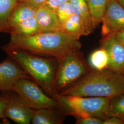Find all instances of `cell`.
<instances>
[{
    "mask_svg": "<svg viewBox=\"0 0 124 124\" xmlns=\"http://www.w3.org/2000/svg\"><path fill=\"white\" fill-rule=\"evenodd\" d=\"M65 113L60 109L42 108L35 110L31 120L33 124H62Z\"/></svg>",
    "mask_w": 124,
    "mask_h": 124,
    "instance_id": "cell-12",
    "label": "cell"
},
{
    "mask_svg": "<svg viewBox=\"0 0 124 124\" xmlns=\"http://www.w3.org/2000/svg\"><path fill=\"white\" fill-rule=\"evenodd\" d=\"M115 34L118 39L124 46V31L116 32Z\"/></svg>",
    "mask_w": 124,
    "mask_h": 124,
    "instance_id": "cell-27",
    "label": "cell"
},
{
    "mask_svg": "<svg viewBox=\"0 0 124 124\" xmlns=\"http://www.w3.org/2000/svg\"><path fill=\"white\" fill-rule=\"evenodd\" d=\"M58 93L62 95L111 98L124 94V74L107 68L88 72Z\"/></svg>",
    "mask_w": 124,
    "mask_h": 124,
    "instance_id": "cell-2",
    "label": "cell"
},
{
    "mask_svg": "<svg viewBox=\"0 0 124 124\" xmlns=\"http://www.w3.org/2000/svg\"><path fill=\"white\" fill-rule=\"evenodd\" d=\"M4 96L7 100L5 117L18 124H31L35 110L28 106L17 94Z\"/></svg>",
    "mask_w": 124,
    "mask_h": 124,
    "instance_id": "cell-8",
    "label": "cell"
},
{
    "mask_svg": "<svg viewBox=\"0 0 124 124\" xmlns=\"http://www.w3.org/2000/svg\"><path fill=\"white\" fill-rule=\"evenodd\" d=\"M35 17L41 32L62 31L61 24L55 11L46 5L36 9Z\"/></svg>",
    "mask_w": 124,
    "mask_h": 124,
    "instance_id": "cell-11",
    "label": "cell"
},
{
    "mask_svg": "<svg viewBox=\"0 0 124 124\" xmlns=\"http://www.w3.org/2000/svg\"><path fill=\"white\" fill-rule=\"evenodd\" d=\"M62 31L79 40L81 36H87L84 23L80 17L74 14L61 24Z\"/></svg>",
    "mask_w": 124,
    "mask_h": 124,
    "instance_id": "cell-14",
    "label": "cell"
},
{
    "mask_svg": "<svg viewBox=\"0 0 124 124\" xmlns=\"http://www.w3.org/2000/svg\"><path fill=\"white\" fill-rule=\"evenodd\" d=\"M11 34L30 36L41 32L36 17L29 18L10 29Z\"/></svg>",
    "mask_w": 124,
    "mask_h": 124,
    "instance_id": "cell-15",
    "label": "cell"
},
{
    "mask_svg": "<svg viewBox=\"0 0 124 124\" xmlns=\"http://www.w3.org/2000/svg\"><path fill=\"white\" fill-rule=\"evenodd\" d=\"M108 0H88L87 3L94 29L102 22Z\"/></svg>",
    "mask_w": 124,
    "mask_h": 124,
    "instance_id": "cell-17",
    "label": "cell"
},
{
    "mask_svg": "<svg viewBox=\"0 0 124 124\" xmlns=\"http://www.w3.org/2000/svg\"><path fill=\"white\" fill-rule=\"evenodd\" d=\"M102 23L103 36L124 31V8L117 0H108Z\"/></svg>",
    "mask_w": 124,
    "mask_h": 124,
    "instance_id": "cell-7",
    "label": "cell"
},
{
    "mask_svg": "<svg viewBox=\"0 0 124 124\" xmlns=\"http://www.w3.org/2000/svg\"><path fill=\"white\" fill-rule=\"evenodd\" d=\"M47 0H18V2L26 3L31 5L36 8L44 5Z\"/></svg>",
    "mask_w": 124,
    "mask_h": 124,
    "instance_id": "cell-24",
    "label": "cell"
},
{
    "mask_svg": "<svg viewBox=\"0 0 124 124\" xmlns=\"http://www.w3.org/2000/svg\"><path fill=\"white\" fill-rule=\"evenodd\" d=\"M3 51L18 62L31 79L39 85L46 93L53 96V82L58 66L57 59L45 58L18 49Z\"/></svg>",
    "mask_w": 124,
    "mask_h": 124,
    "instance_id": "cell-3",
    "label": "cell"
},
{
    "mask_svg": "<svg viewBox=\"0 0 124 124\" xmlns=\"http://www.w3.org/2000/svg\"><path fill=\"white\" fill-rule=\"evenodd\" d=\"M30 77L12 58L8 57L0 63V91H12L18 80Z\"/></svg>",
    "mask_w": 124,
    "mask_h": 124,
    "instance_id": "cell-9",
    "label": "cell"
},
{
    "mask_svg": "<svg viewBox=\"0 0 124 124\" xmlns=\"http://www.w3.org/2000/svg\"><path fill=\"white\" fill-rule=\"evenodd\" d=\"M101 48L105 50L108 54V68L124 73V46L115 33L104 36L101 41Z\"/></svg>",
    "mask_w": 124,
    "mask_h": 124,
    "instance_id": "cell-10",
    "label": "cell"
},
{
    "mask_svg": "<svg viewBox=\"0 0 124 124\" xmlns=\"http://www.w3.org/2000/svg\"><path fill=\"white\" fill-rule=\"evenodd\" d=\"M12 91L34 110L42 108L60 109L58 102L47 95L40 85L30 78L19 79L14 85Z\"/></svg>",
    "mask_w": 124,
    "mask_h": 124,
    "instance_id": "cell-6",
    "label": "cell"
},
{
    "mask_svg": "<svg viewBox=\"0 0 124 124\" xmlns=\"http://www.w3.org/2000/svg\"><path fill=\"white\" fill-rule=\"evenodd\" d=\"M55 12L61 24L75 14L73 6L70 1L59 5L56 9Z\"/></svg>",
    "mask_w": 124,
    "mask_h": 124,
    "instance_id": "cell-21",
    "label": "cell"
},
{
    "mask_svg": "<svg viewBox=\"0 0 124 124\" xmlns=\"http://www.w3.org/2000/svg\"><path fill=\"white\" fill-rule=\"evenodd\" d=\"M17 4L11 14L8 25L10 29L29 18L35 17L37 8L26 3Z\"/></svg>",
    "mask_w": 124,
    "mask_h": 124,
    "instance_id": "cell-13",
    "label": "cell"
},
{
    "mask_svg": "<svg viewBox=\"0 0 124 124\" xmlns=\"http://www.w3.org/2000/svg\"><path fill=\"white\" fill-rule=\"evenodd\" d=\"M81 46L79 40L62 31L40 32L30 36L11 34L9 43L2 47L21 50L57 60L73 50Z\"/></svg>",
    "mask_w": 124,
    "mask_h": 124,
    "instance_id": "cell-1",
    "label": "cell"
},
{
    "mask_svg": "<svg viewBox=\"0 0 124 124\" xmlns=\"http://www.w3.org/2000/svg\"><path fill=\"white\" fill-rule=\"evenodd\" d=\"M112 116L124 120V94L110 98L105 118Z\"/></svg>",
    "mask_w": 124,
    "mask_h": 124,
    "instance_id": "cell-20",
    "label": "cell"
},
{
    "mask_svg": "<svg viewBox=\"0 0 124 124\" xmlns=\"http://www.w3.org/2000/svg\"><path fill=\"white\" fill-rule=\"evenodd\" d=\"M58 102L65 115L75 117L94 116L104 119L110 98L80 97L54 93L52 96Z\"/></svg>",
    "mask_w": 124,
    "mask_h": 124,
    "instance_id": "cell-4",
    "label": "cell"
},
{
    "mask_svg": "<svg viewBox=\"0 0 124 124\" xmlns=\"http://www.w3.org/2000/svg\"><path fill=\"white\" fill-rule=\"evenodd\" d=\"M78 50H71L58 60V68L53 82V94L73 84L88 72V67Z\"/></svg>",
    "mask_w": 124,
    "mask_h": 124,
    "instance_id": "cell-5",
    "label": "cell"
},
{
    "mask_svg": "<svg viewBox=\"0 0 124 124\" xmlns=\"http://www.w3.org/2000/svg\"><path fill=\"white\" fill-rule=\"evenodd\" d=\"M18 0H0V31H10L8 22L10 16Z\"/></svg>",
    "mask_w": 124,
    "mask_h": 124,
    "instance_id": "cell-18",
    "label": "cell"
},
{
    "mask_svg": "<svg viewBox=\"0 0 124 124\" xmlns=\"http://www.w3.org/2000/svg\"><path fill=\"white\" fill-rule=\"evenodd\" d=\"M69 1H70V0H47L45 5L55 11L59 5L63 2Z\"/></svg>",
    "mask_w": 124,
    "mask_h": 124,
    "instance_id": "cell-25",
    "label": "cell"
},
{
    "mask_svg": "<svg viewBox=\"0 0 124 124\" xmlns=\"http://www.w3.org/2000/svg\"><path fill=\"white\" fill-rule=\"evenodd\" d=\"M73 6L75 13L78 15L84 23L87 36L94 29L87 2L85 0H70Z\"/></svg>",
    "mask_w": 124,
    "mask_h": 124,
    "instance_id": "cell-16",
    "label": "cell"
},
{
    "mask_svg": "<svg viewBox=\"0 0 124 124\" xmlns=\"http://www.w3.org/2000/svg\"><path fill=\"white\" fill-rule=\"evenodd\" d=\"M89 64L94 70H101L108 68V58L105 50L100 48L93 51L89 58Z\"/></svg>",
    "mask_w": 124,
    "mask_h": 124,
    "instance_id": "cell-19",
    "label": "cell"
},
{
    "mask_svg": "<svg viewBox=\"0 0 124 124\" xmlns=\"http://www.w3.org/2000/svg\"><path fill=\"white\" fill-rule=\"evenodd\" d=\"M121 6L124 8V0H117Z\"/></svg>",
    "mask_w": 124,
    "mask_h": 124,
    "instance_id": "cell-28",
    "label": "cell"
},
{
    "mask_svg": "<svg viewBox=\"0 0 124 124\" xmlns=\"http://www.w3.org/2000/svg\"><path fill=\"white\" fill-rule=\"evenodd\" d=\"M85 1H88V0H85Z\"/></svg>",
    "mask_w": 124,
    "mask_h": 124,
    "instance_id": "cell-29",
    "label": "cell"
},
{
    "mask_svg": "<svg viewBox=\"0 0 124 124\" xmlns=\"http://www.w3.org/2000/svg\"></svg>",
    "mask_w": 124,
    "mask_h": 124,
    "instance_id": "cell-31",
    "label": "cell"
},
{
    "mask_svg": "<svg viewBox=\"0 0 124 124\" xmlns=\"http://www.w3.org/2000/svg\"><path fill=\"white\" fill-rule=\"evenodd\" d=\"M0 32H1V31H0Z\"/></svg>",
    "mask_w": 124,
    "mask_h": 124,
    "instance_id": "cell-30",
    "label": "cell"
},
{
    "mask_svg": "<svg viewBox=\"0 0 124 124\" xmlns=\"http://www.w3.org/2000/svg\"><path fill=\"white\" fill-rule=\"evenodd\" d=\"M76 124H102L103 119L94 116L75 117Z\"/></svg>",
    "mask_w": 124,
    "mask_h": 124,
    "instance_id": "cell-22",
    "label": "cell"
},
{
    "mask_svg": "<svg viewBox=\"0 0 124 124\" xmlns=\"http://www.w3.org/2000/svg\"><path fill=\"white\" fill-rule=\"evenodd\" d=\"M124 120L118 117L112 116L103 120L102 124H124Z\"/></svg>",
    "mask_w": 124,
    "mask_h": 124,
    "instance_id": "cell-23",
    "label": "cell"
},
{
    "mask_svg": "<svg viewBox=\"0 0 124 124\" xmlns=\"http://www.w3.org/2000/svg\"><path fill=\"white\" fill-rule=\"evenodd\" d=\"M7 104L6 98L4 96H0V120L5 116V111Z\"/></svg>",
    "mask_w": 124,
    "mask_h": 124,
    "instance_id": "cell-26",
    "label": "cell"
}]
</instances>
